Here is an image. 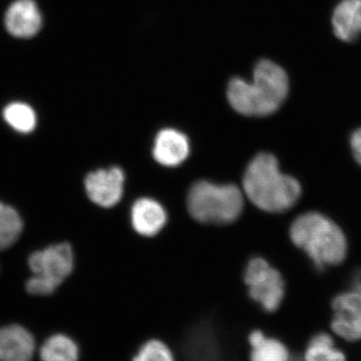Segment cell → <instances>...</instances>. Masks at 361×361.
<instances>
[{
	"instance_id": "cell-1",
	"label": "cell",
	"mask_w": 361,
	"mask_h": 361,
	"mask_svg": "<svg viewBox=\"0 0 361 361\" xmlns=\"http://www.w3.org/2000/svg\"><path fill=\"white\" fill-rule=\"evenodd\" d=\"M289 80L281 66L268 59L255 66L253 80L234 78L227 87V99L237 113L246 116H266L279 110L286 99Z\"/></svg>"
},
{
	"instance_id": "cell-2",
	"label": "cell",
	"mask_w": 361,
	"mask_h": 361,
	"mask_svg": "<svg viewBox=\"0 0 361 361\" xmlns=\"http://www.w3.org/2000/svg\"><path fill=\"white\" fill-rule=\"evenodd\" d=\"M243 191L257 208L283 213L296 205L302 194L300 183L284 174L269 153H261L249 163L243 177Z\"/></svg>"
},
{
	"instance_id": "cell-3",
	"label": "cell",
	"mask_w": 361,
	"mask_h": 361,
	"mask_svg": "<svg viewBox=\"0 0 361 361\" xmlns=\"http://www.w3.org/2000/svg\"><path fill=\"white\" fill-rule=\"evenodd\" d=\"M290 238L319 270L341 264L348 254L343 231L322 213L307 212L298 216L292 223Z\"/></svg>"
},
{
	"instance_id": "cell-4",
	"label": "cell",
	"mask_w": 361,
	"mask_h": 361,
	"mask_svg": "<svg viewBox=\"0 0 361 361\" xmlns=\"http://www.w3.org/2000/svg\"><path fill=\"white\" fill-rule=\"evenodd\" d=\"M188 210L198 222L230 224L238 219L244 208V197L236 185L195 183L188 194Z\"/></svg>"
},
{
	"instance_id": "cell-5",
	"label": "cell",
	"mask_w": 361,
	"mask_h": 361,
	"mask_svg": "<svg viewBox=\"0 0 361 361\" xmlns=\"http://www.w3.org/2000/svg\"><path fill=\"white\" fill-rule=\"evenodd\" d=\"M28 265L33 276L26 283L32 295H51L73 268V253L66 243L56 244L32 254Z\"/></svg>"
},
{
	"instance_id": "cell-6",
	"label": "cell",
	"mask_w": 361,
	"mask_h": 361,
	"mask_svg": "<svg viewBox=\"0 0 361 361\" xmlns=\"http://www.w3.org/2000/svg\"><path fill=\"white\" fill-rule=\"evenodd\" d=\"M245 283L249 296L267 313L279 310L285 296L283 278L265 259H252L245 270Z\"/></svg>"
},
{
	"instance_id": "cell-7",
	"label": "cell",
	"mask_w": 361,
	"mask_h": 361,
	"mask_svg": "<svg viewBox=\"0 0 361 361\" xmlns=\"http://www.w3.org/2000/svg\"><path fill=\"white\" fill-rule=\"evenodd\" d=\"M332 310V334L349 343L361 341V275L356 278L350 290L334 297Z\"/></svg>"
},
{
	"instance_id": "cell-8",
	"label": "cell",
	"mask_w": 361,
	"mask_h": 361,
	"mask_svg": "<svg viewBox=\"0 0 361 361\" xmlns=\"http://www.w3.org/2000/svg\"><path fill=\"white\" fill-rule=\"evenodd\" d=\"M125 185V174L118 167L101 169L90 173L85 180V191L90 200L104 208H111L121 201Z\"/></svg>"
},
{
	"instance_id": "cell-9",
	"label": "cell",
	"mask_w": 361,
	"mask_h": 361,
	"mask_svg": "<svg viewBox=\"0 0 361 361\" xmlns=\"http://www.w3.org/2000/svg\"><path fill=\"white\" fill-rule=\"evenodd\" d=\"M7 32L18 39H32L39 32L42 16L35 0H16L4 16Z\"/></svg>"
},
{
	"instance_id": "cell-10",
	"label": "cell",
	"mask_w": 361,
	"mask_h": 361,
	"mask_svg": "<svg viewBox=\"0 0 361 361\" xmlns=\"http://www.w3.org/2000/svg\"><path fill=\"white\" fill-rule=\"evenodd\" d=\"M190 154V142L187 135L175 129H164L156 135L153 156L165 167H177Z\"/></svg>"
},
{
	"instance_id": "cell-11",
	"label": "cell",
	"mask_w": 361,
	"mask_h": 361,
	"mask_svg": "<svg viewBox=\"0 0 361 361\" xmlns=\"http://www.w3.org/2000/svg\"><path fill=\"white\" fill-rule=\"evenodd\" d=\"M35 349L32 334L20 325L0 329V361H30Z\"/></svg>"
},
{
	"instance_id": "cell-12",
	"label": "cell",
	"mask_w": 361,
	"mask_h": 361,
	"mask_svg": "<svg viewBox=\"0 0 361 361\" xmlns=\"http://www.w3.org/2000/svg\"><path fill=\"white\" fill-rule=\"evenodd\" d=\"M130 219L135 232L142 236L151 237L163 229L167 223V213L159 202L142 198L133 205Z\"/></svg>"
},
{
	"instance_id": "cell-13",
	"label": "cell",
	"mask_w": 361,
	"mask_h": 361,
	"mask_svg": "<svg viewBox=\"0 0 361 361\" xmlns=\"http://www.w3.org/2000/svg\"><path fill=\"white\" fill-rule=\"evenodd\" d=\"M250 361H290L292 355L288 346L281 339L269 336L264 330L251 329L247 336Z\"/></svg>"
},
{
	"instance_id": "cell-14",
	"label": "cell",
	"mask_w": 361,
	"mask_h": 361,
	"mask_svg": "<svg viewBox=\"0 0 361 361\" xmlns=\"http://www.w3.org/2000/svg\"><path fill=\"white\" fill-rule=\"evenodd\" d=\"M332 26L342 42H355L361 35V0H342L334 11Z\"/></svg>"
},
{
	"instance_id": "cell-15",
	"label": "cell",
	"mask_w": 361,
	"mask_h": 361,
	"mask_svg": "<svg viewBox=\"0 0 361 361\" xmlns=\"http://www.w3.org/2000/svg\"><path fill=\"white\" fill-rule=\"evenodd\" d=\"M304 361H348L345 353L337 345L334 334L318 332L311 337L302 355Z\"/></svg>"
},
{
	"instance_id": "cell-16",
	"label": "cell",
	"mask_w": 361,
	"mask_h": 361,
	"mask_svg": "<svg viewBox=\"0 0 361 361\" xmlns=\"http://www.w3.org/2000/svg\"><path fill=\"white\" fill-rule=\"evenodd\" d=\"M40 360L42 361H80V344L66 334H54L42 344L40 348Z\"/></svg>"
},
{
	"instance_id": "cell-17",
	"label": "cell",
	"mask_w": 361,
	"mask_h": 361,
	"mask_svg": "<svg viewBox=\"0 0 361 361\" xmlns=\"http://www.w3.org/2000/svg\"><path fill=\"white\" fill-rule=\"evenodd\" d=\"M2 115L4 121L21 134L32 133L37 127V114L30 104L20 102L8 104L4 108Z\"/></svg>"
},
{
	"instance_id": "cell-18",
	"label": "cell",
	"mask_w": 361,
	"mask_h": 361,
	"mask_svg": "<svg viewBox=\"0 0 361 361\" xmlns=\"http://www.w3.org/2000/svg\"><path fill=\"white\" fill-rule=\"evenodd\" d=\"M23 223L13 207L0 202V251L13 246L20 238Z\"/></svg>"
},
{
	"instance_id": "cell-19",
	"label": "cell",
	"mask_w": 361,
	"mask_h": 361,
	"mask_svg": "<svg viewBox=\"0 0 361 361\" xmlns=\"http://www.w3.org/2000/svg\"><path fill=\"white\" fill-rule=\"evenodd\" d=\"M132 361H176V358L172 348L165 341L151 338L140 346Z\"/></svg>"
},
{
	"instance_id": "cell-20",
	"label": "cell",
	"mask_w": 361,
	"mask_h": 361,
	"mask_svg": "<svg viewBox=\"0 0 361 361\" xmlns=\"http://www.w3.org/2000/svg\"><path fill=\"white\" fill-rule=\"evenodd\" d=\"M350 147L356 161L361 166V128L351 135Z\"/></svg>"
},
{
	"instance_id": "cell-21",
	"label": "cell",
	"mask_w": 361,
	"mask_h": 361,
	"mask_svg": "<svg viewBox=\"0 0 361 361\" xmlns=\"http://www.w3.org/2000/svg\"><path fill=\"white\" fill-rule=\"evenodd\" d=\"M290 361H304L302 356H299V357H297V356L292 355Z\"/></svg>"
}]
</instances>
